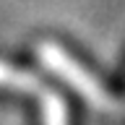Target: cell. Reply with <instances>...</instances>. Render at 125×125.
Instances as JSON below:
<instances>
[{"label":"cell","mask_w":125,"mask_h":125,"mask_svg":"<svg viewBox=\"0 0 125 125\" xmlns=\"http://www.w3.org/2000/svg\"><path fill=\"white\" fill-rule=\"evenodd\" d=\"M0 107H8L18 112V115H39V107H37V99L31 94H23V91H13V89H0Z\"/></svg>","instance_id":"cell-1"}]
</instances>
